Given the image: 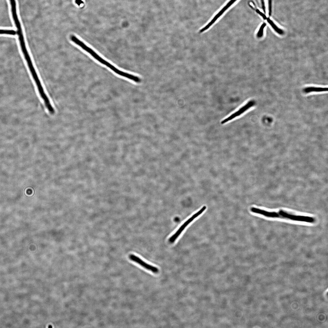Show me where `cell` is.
Segmentation results:
<instances>
[{
    "label": "cell",
    "mask_w": 328,
    "mask_h": 328,
    "mask_svg": "<svg viewBox=\"0 0 328 328\" xmlns=\"http://www.w3.org/2000/svg\"><path fill=\"white\" fill-rule=\"evenodd\" d=\"M70 39L74 43L80 47L83 50L90 54L93 58L101 63L105 65L114 72L121 76L129 79L131 77L130 73L123 71L115 67L114 65L102 57L94 50L87 45L83 41L74 35H72Z\"/></svg>",
    "instance_id": "1"
},
{
    "label": "cell",
    "mask_w": 328,
    "mask_h": 328,
    "mask_svg": "<svg viewBox=\"0 0 328 328\" xmlns=\"http://www.w3.org/2000/svg\"><path fill=\"white\" fill-rule=\"evenodd\" d=\"M251 210L254 213L269 217L286 218L292 220L310 223H313L315 220L313 217L293 215L282 210H280L277 212H271L254 207L251 208Z\"/></svg>",
    "instance_id": "2"
},
{
    "label": "cell",
    "mask_w": 328,
    "mask_h": 328,
    "mask_svg": "<svg viewBox=\"0 0 328 328\" xmlns=\"http://www.w3.org/2000/svg\"><path fill=\"white\" fill-rule=\"evenodd\" d=\"M206 206H204L200 210L194 214L182 225L177 231L169 238V241L171 243L173 242L187 226L196 217L200 215L206 209Z\"/></svg>",
    "instance_id": "3"
},
{
    "label": "cell",
    "mask_w": 328,
    "mask_h": 328,
    "mask_svg": "<svg viewBox=\"0 0 328 328\" xmlns=\"http://www.w3.org/2000/svg\"><path fill=\"white\" fill-rule=\"evenodd\" d=\"M255 103V102L254 101L251 100L249 101L246 104L239 109L238 110L222 120L221 122V123L224 124L239 116L253 106Z\"/></svg>",
    "instance_id": "4"
},
{
    "label": "cell",
    "mask_w": 328,
    "mask_h": 328,
    "mask_svg": "<svg viewBox=\"0 0 328 328\" xmlns=\"http://www.w3.org/2000/svg\"><path fill=\"white\" fill-rule=\"evenodd\" d=\"M237 0H230L221 10L214 16L210 22L200 30V32L202 33L207 30Z\"/></svg>",
    "instance_id": "5"
},
{
    "label": "cell",
    "mask_w": 328,
    "mask_h": 328,
    "mask_svg": "<svg viewBox=\"0 0 328 328\" xmlns=\"http://www.w3.org/2000/svg\"><path fill=\"white\" fill-rule=\"evenodd\" d=\"M129 258L132 261L137 263L144 268L151 271L153 273L157 274L159 272V270L158 268L146 263L137 256L133 254H130L129 256Z\"/></svg>",
    "instance_id": "6"
},
{
    "label": "cell",
    "mask_w": 328,
    "mask_h": 328,
    "mask_svg": "<svg viewBox=\"0 0 328 328\" xmlns=\"http://www.w3.org/2000/svg\"><path fill=\"white\" fill-rule=\"evenodd\" d=\"M328 88L326 87H309L304 89V92L306 93H309L312 92H321L327 91Z\"/></svg>",
    "instance_id": "7"
},
{
    "label": "cell",
    "mask_w": 328,
    "mask_h": 328,
    "mask_svg": "<svg viewBox=\"0 0 328 328\" xmlns=\"http://www.w3.org/2000/svg\"><path fill=\"white\" fill-rule=\"evenodd\" d=\"M266 19L268 22L277 33L280 35L283 34L284 33L283 31L278 28L270 19L268 18Z\"/></svg>",
    "instance_id": "8"
},
{
    "label": "cell",
    "mask_w": 328,
    "mask_h": 328,
    "mask_svg": "<svg viewBox=\"0 0 328 328\" xmlns=\"http://www.w3.org/2000/svg\"><path fill=\"white\" fill-rule=\"evenodd\" d=\"M15 33V32L13 30L0 29V34L13 35Z\"/></svg>",
    "instance_id": "9"
},
{
    "label": "cell",
    "mask_w": 328,
    "mask_h": 328,
    "mask_svg": "<svg viewBox=\"0 0 328 328\" xmlns=\"http://www.w3.org/2000/svg\"><path fill=\"white\" fill-rule=\"evenodd\" d=\"M266 26V24L265 23H264L261 25L257 34L258 37L260 38L263 36L264 29Z\"/></svg>",
    "instance_id": "10"
},
{
    "label": "cell",
    "mask_w": 328,
    "mask_h": 328,
    "mask_svg": "<svg viewBox=\"0 0 328 328\" xmlns=\"http://www.w3.org/2000/svg\"><path fill=\"white\" fill-rule=\"evenodd\" d=\"M255 11H256V12L259 15H260L261 16H262V17L263 18V19H267V18L266 16L260 10H259L258 9H255Z\"/></svg>",
    "instance_id": "11"
},
{
    "label": "cell",
    "mask_w": 328,
    "mask_h": 328,
    "mask_svg": "<svg viewBox=\"0 0 328 328\" xmlns=\"http://www.w3.org/2000/svg\"><path fill=\"white\" fill-rule=\"evenodd\" d=\"M268 14L269 15H270L272 12V0H268Z\"/></svg>",
    "instance_id": "12"
},
{
    "label": "cell",
    "mask_w": 328,
    "mask_h": 328,
    "mask_svg": "<svg viewBox=\"0 0 328 328\" xmlns=\"http://www.w3.org/2000/svg\"><path fill=\"white\" fill-rule=\"evenodd\" d=\"M262 9L264 12L265 13V7L264 0H261Z\"/></svg>",
    "instance_id": "13"
},
{
    "label": "cell",
    "mask_w": 328,
    "mask_h": 328,
    "mask_svg": "<svg viewBox=\"0 0 328 328\" xmlns=\"http://www.w3.org/2000/svg\"><path fill=\"white\" fill-rule=\"evenodd\" d=\"M76 2L79 5L83 3V2L81 0H76Z\"/></svg>",
    "instance_id": "14"
}]
</instances>
